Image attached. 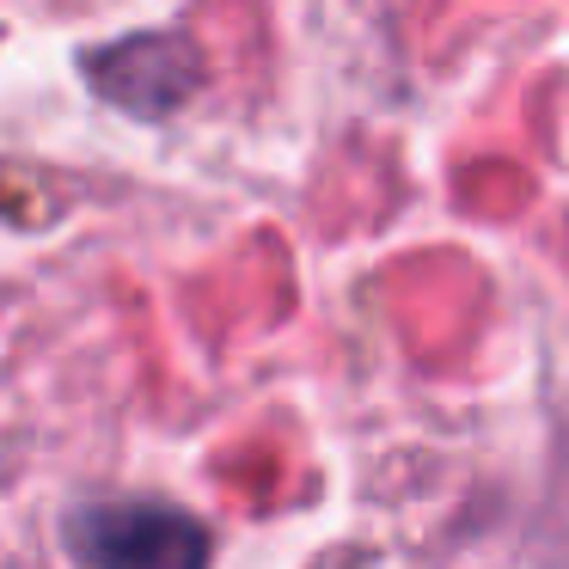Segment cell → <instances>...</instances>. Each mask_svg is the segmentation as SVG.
Returning <instances> with one entry per match:
<instances>
[{
    "label": "cell",
    "instance_id": "6da1fadb",
    "mask_svg": "<svg viewBox=\"0 0 569 569\" xmlns=\"http://www.w3.org/2000/svg\"><path fill=\"white\" fill-rule=\"evenodd\" d=\"M68 551L87 569H209L214 539L178 502L104 496L68 515Z\"/></svg>",
    "mask_w": 569,
    "mask_h": 569
},
{
    "label": "cell",
    "instance_id": "7a4b0ae2",
    "mask_svg": "<svg viewBox=\"0 0 569 569\" xmlns=\"http://www.w3.org/2000/svg\"><path fill=\"white\" fill-rule=\"evenodd\" d=\"M87 80L129 117H172L202 87V56L184 31H141L80 56Z\"/></svg>",
    "mask_w": 569,
    "mask_h": 569
}]
</instances>
